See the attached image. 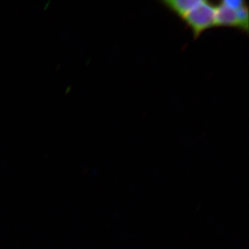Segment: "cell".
Wrapping results in <instances>:
<instances>
[{"mask_svg":"<svg viewBox=\"0 0 249 249\" xmlns=\"http://www.w3.org/2000/svg\"><path fill=\"white\" fill-rule=\"evenodd\" d=\"M247 2L242 0H223L215 3V27L237 28L240 30L238 10Z\"/></svg>","mask_w":249,"mask_h":249,"instance_id":"7a4b0ae2","label":"cell"},{"mask_svg":"<svg viewBox=\"0 0 249 249\" xmlns=\"http://www.w3.org/2000/svg\"><path fill=\"white\" fill-rule=\"evenodd\" d=\"M181 20L191 29L194 39L197 40L205 31L215 27V3L208 0H198Z\"/></svg>","mask_w":249,"mask_h":249,"instance_id":"6da1fadb","label":"cell"},{"mask_svg":"<svg viewBox=\"0 0 249 249\" xmlns=\"http://www.w3.org/2000/svg\"><path fill=\"white\" fill-rule=\"evenodd\" d=\"M197 2L198 0H164L161 4L179 19H182Z\"/></svg>","mask_w":249,"mask_h":249,"instance_id":"3957f363","label":"cell"}]
</instances>
